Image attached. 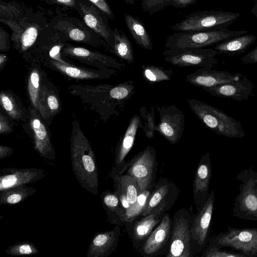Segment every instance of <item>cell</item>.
Listing matches in <instances>:
<instances>
[{
  "mask_svg": "<svg viewBox=\"0 0 257 257\" xmlns=\"http://www.w3.org/2000/svg\"><path fill=\"white\" fill-rule=\"evenodd\" d=\"M1 110L0 112V134H9L13 131V122L12 118L4 113Z\"/></svg>",
  "mask_w": 257,
  "mask_h": 257,
  "instance_id": "cell-44",
  "label": "cell"
},
{
  "mask_svg": "<svg viewBox=\"0 0 257 257\" xmlns=\"http://www.w3.org/2000/svg\"><path fill=\"white\" fill-rule=\"evenodd\" d=\"M158 163L155 149L148 146L134 156L128 162H124L117 168H113L110 177L126 174L134 178L138 184L140 192L153 189L156 183Z\"/></svg>",
  "mask_w": 257,
  "mask_h": 257,
  "instance_id": "cell-3",
  "label": "cell"
},
{
  "mask_svg": "<svg viewBox=\"0 0 257 257\" xmlns=\"http://www.w3.org/2000/svg\"><path fill=\"white\" fill-rule=\"evenodd\" d=\"M201 257H245L243 254L234 250H222L215 245L208 244L201 252Z\"/></svg>",
  "mask_w": 257,
  "mask_h": 257,
  "instance_id": "cell-41",
  "label": "cell"
},
{
  "mask_svg": "<svg viewBox=\"0 0 257 257\" xmlns=\"http://www.w3.org/2000/svg\"><path fill=\"white\" fill-rule=\"evenodd\" d=\"M239 16V13L231 12H194L186 15L183 20L172 26L171 29L175 32L219 29L233 24Z\"/></svg>",
  "mask_w": 257,
  "mask_h": 257,
  "instance_id": "cell-7",
  "label": "cell"
},
{
  "mask_svg": "<svg viewBox=\"0 0 257 257\" xmlns=\"http://www.w3.org/2000/svg\"><path fill=\"white\" fill-rule=\"evenodd\" d=\"M0 172V191L19 185L35 183L46 176L44 170L36 168H9L2 169Z\"/></svg>",
  "mask_w": 257,
  "mask_h": 257,
  "instance_id": "cell-20",
  "label": "cell"
},
{
  "mask_svg": "<svg viewBox=\"0 0 257 257\" xmlns=\"http://www.w3.org/2000/svg\"><path fill=\"white\" fill-rule=\"evenodd\" d=\"M255 40V36L244 34L220 42L213 48L217 51L219 55H234L245 52Z\"/></svg>",
  "mask_w": 257,
  "mask_h": 257,
  "instance_id": "cell-32",
  "label": "cell"
},
{
  "mask_svg": "<svg viewBox=\"0 0 257 257\" xmlns=\"http://www.w3.org/2000/svg\"><path fill=\"white\" fill-rule=\"evenodd\" d=\"M247 32L244 30L232 31L226 27L198 31L175 32L167 37L165 48H204Z\"/></svg>",
  "mask_w": 257,
  "mask_h": 257,
  "instance_id": "cell-5",
  "label": "cell"
},
{
  "mask_svg": "<svg viewBox=\"0 0 257 257\" xmlns=\"http://www.w3.org/2000/svg\"><path fill=\"white\" fill-rule=\"evenodd\" d=\"M11 37L8 32L3 28L0 27V51L7 52L10 49Z\"/></svg>",
  "mask_w": 257,
  "mask_h": 257,
  "instance_id": "cell-46",
  "label": "cell"
},
{
  "mask_svg": "<svg viewBox=\"0 0 257 257\" xmlns=\"http://www.w3.org/2000/svg\"><path fill=\"white\" fill-rule=\"evenodd\" d=\"M37 192L34 187L19 185L0 191V204L14 205L24 201Z\"/></svg>",
  "mask_w": 257,
  "mask_h": 257,
  "instance_id": "cell-36",
  "label": "cell"
},
{
  "mask_svg": "<svg viewBox=\"0 0 257 257\" xmlns=\"http://www.w3.org/2000/svg\"><path fill=\"white\" fill-rule=\"evenodd\" d=\"M70 156L74 173L82 187L94 195L97 194L98 175L94 153L75 119L72 123Z\"/></svg>",
  "mask_w": 257,
  "mask_h": 257,
  "instance_id": "cell-2",
  "label": "cell"
},
{
  "mask_svg": "<svg viewBox=\"0 0 257 257\" xmlns=\"http://www.w3.org/2000/svg\"><path fill=\"white\" fill-rule=\"evenodd\" d=\"M179 192V188L172 180L160 177L152 190L142 216L152 214L163 216L174 205Z\"/></svg>",
  "mask_w": 257,
  "mask_h": 257,
  "instance_id": "cell-14",
  "label": "cell"
},
{
  "mask_svg": "<svg viewBox=\"0 0 257 257\" xmlns=\"http://www.w3.org/2000/svg\"><path fill=\"white\" fill-rule=\"evenodd\" d=\"M101 199L108 221L118 226L124 225L125 213L115 192L109 190L103 191Z\"/></svg>",
  "mask_w": 257,
  "mask_h": 257,
  "instance_id": "cell-31",
  "label": "cell"
},
{
  "mask_svg": "<svg viewBox=\"0 0 257 257\" xmlns=\"http://www.w3.org/2000/svg\"><path fill=\"white\" fill-rule=\"evenodd\" d=\"M28 124L34 147L40 157L52 160L56 153L51 141L50 133L46 122L39 112L32 105L29 107Z\"/></svg>",
  "mask_w": 257,
  "mask_h": 257,
  "instance_id": "cell-17",
  "label": "cell"
},
{
  "mask_svg": "<svg viewBox=\"0 0 257 257\" xmlns=\"http://www.w3.org/2000/svg\"><path fill=\"white\" fill-rule=\"evenodd\" d=\"M113 32L114 45L109 51L128 63H133L135 59L131 42L122 31L115 28Z\"/></svg>",
  "mask_w": 257,
  "mask_h": 257,
  "instance_id": "cell-35",
  "label": "cell"
},
{
  "mask_svg": "<svg viewBox=\"0 0 257 257\" xmlns=\"http://www.w3.org/2000/svg\"><path fill=\"white\" fill-rule=\"evenodd\" d=\"M46 2L49 4H57L62 5L68 8L76 10V0H41Z\"/></svg>",
  "mask_w": 257,
  "mask_h": 257,
  "instance_id": "cell-49",
  "label": "cell"
},
{
  "mask_svg": "<svg viewBox=\"0 0 257 257\" xmlns=\"http://www.w3.org/2000/svg\"><path fill=\"white\" fill-rule=\"evenodd\" d=\"M135 90V82L132 80L111 86L109 95L118 106H122L124 102L131 98Z\"/></svg>",
  "mask_w": 257,
  "mask_h": 257,
  "instance_id": "cell-38",
  "label": "cell"
},
{
  "mask_svg": "<svg viewBox=\"0 0 257 257\" xmlns=\"http://www.w3.org/2000/svg\"><path fill=\"white\" fill-rule=\"evenodd\" d=\"M199 0H165L164 7L172 6L177 8H185Z\"/></svg>",
  "mask_w": 257,
  "mask_h": 257,
  "instance_id": "cell-47",
  "label": "cell"
},
{
  "mask_svg": "<svg viewBox=\"0 0 257 257\" xmlns=\"http://www.w3.org/2000/svg\"><path fill=\"white\" fill-rule=\"evenodd\" d=\"M241 61L246 64L257 63V45L250 51L242 56Z\"/></svg>",
  "mask_w": 257,
  "mask_h": 257,
  "instance_id": "cell-48",
  "label": "cell"
},
{
  "mask_svg": "<svg viewBox=\"0 0 257 257\" xmlns=\"http://www.w3.org/2000/svg\"><path fill=\"white\" fill-rule=\"evenodd\" d=\"M208 244L219 247H229L245 257L257 256V227L236 228L229 227L209 241Z\"/></svg>",
  "mask_w": 257,
  "mask_h": 257,
  "instance_id": "cell-9",
  "label": "cell"
},
{
  "mask_svg": "<svg viewBox=\"0 0 257 257\" xmlns=\"http://www.w3.org/2000/svg\"><path fill=\"white\" fill-rule=\"evenodd\" d=\"M142 69L143 77L151 84L170 80L173 74L172 69L166 70L162 67L153 65L143 66Z\"/></svg>",
  "mask_w": 257,
  "mask_h": 257,
  "instance_id": "cell-37",
  "label": "cell"
},
{
  "mask_svg": "<svg viewBox=\"0 0 257 257\" xmlns=\"http://www.w3.org/2000/svg\"><path fill=\"white\" fill-rule=\"evenodd\" d=\"M143 127L140 116L137 114H134L116 147L113 168H117L125 162V157L134 146L138 130L139 128L143 129Z\"/></svg>",
  "mask_w": 257,
  "mask_h": 257,
  "instance_id": "cell-28",
  "label": "cell"
},
{
  "mask_svg": "<svg viewBox=\"0 0 257 257\" xmlns=\"http://www.w3.org/2000/svg\"><path fill=\"white\" fill-rule=\"evenodd\" d=\"M42 80V76L39 113L48 124V119L52 118L54 115L61 111V102L56 93V89L53 84Z\"/></svg>",
  "mask_w": 257,
  "mask_h": 257,
  "instance_id": "cell-29",
  "label": "cell"
},
{
  "mask_svg": "<svg viewBox=\"0 0 257 257\" xmlns=\"http://www.w3.org/2000/svg\"><path fill=\"white\" fill-rule=\"evenodd\" d=\"M101 11L104 13L109 20L114 21L115 17L111 7L106 0H88Z\"/></svg>",
  "mask_w": 257,
  "mask_h": 257,
  "instance_id": "cell-45",
  "label": "cell"
},
{
  "mask_svg": "<svg viewBox=\"0 0 257 257\" xmlns=\"http://www.w3.org/2000/svg\"><path fill=\"white\" fill-rule=\"evenodd\" d=\"M188 103L202 123L216 134L232 138L244 137L240 122L222 110L195 99H189Z\"/></svg>",
  "mask_w": 257,
  "mask_h": 257,
  "instance_id": "cell-4",
  "label": "cell"
},
{
  "mask_svg": "<svg viewBox=\"0 0 257 257\" xmlns=\"http://www.w3.org/2000/svg\"><path fill=\"white\" fill-rule=\"evenodd\" d=\"M214 201L215 193L212 190L201 209L194 215L191 230V257L201 253L208 244Z\"/></svg>",
  "mask_w": 257,
  "mask_h": 257,
  "instance_id": "cell-12",
  "label": "cell"
},
{
  "mask_svg": "<svg viewBox=\"0 0 257 257\" xmlns=\"http://www.w3.org/2000/svg\"><path fill=\"white\" fill-rule=\"evenodd\" d=\"M212 166L208 152L203 155L198 164L193 183V198L197 212L204 205L209 195Z\"/></svg>",
  "mask_w": 257,
  "mask_h": 257,
  "instance_id": "cell-21",
  "label": "cell"
},
{
  "mask_svg": "<svg viewBox=\"0 0 257 257\" xmlns=\"http://www.w3.org/2000/svg\"><path fill=\"white\" fill-rule=\"evenodd\" d=\"M120 234L119 226L102 232H96L90 241L87 257H107L117 249Z\"/></svg>",
  "mask_w": 257,
  "mask_h": 257,
  "instance_id": "cell-25",
  "label": "cell"
},
{
  "mask_svg": "<svg viewBox=\"0 0 257 257\" xmlns=\"http://www.w3.org/2000/svg\"><path fill=\"white\" fill-rule=\"evenodd\" d=\"M5 252L14 256H23L34 255L38 253V247L30 241L20 242L10 246Z\"/></svg>",
  "mask_w": 257,
  "mask_h": 257,
  "instance_id": "cell-40",
  "label": "cell"
},
{
  "mask_svg": "<svg viewBox=\"0 0 257 257\" xmlns=\"http://www.w3.org/2000/svg\"><path fill=\"white\" fill-rule=\"evenodd\" d=\"M7 59L8 57L6 55L2 53L0 54V71H2L5 67Z\"/></svg>",
  "mask_w": 257,
  "mask_h": 257,
  "instance_id": "cell-51",
  "label": "cell"
},
{
  "mask_svg": "<svg viewBox=\"0 0 257 257\" xmlns=\"http://www.w3.org/2000/svg\"><path fill=\"white\" fill-rule=\"evenodd\" d=\"M0 21L11 29L14 48L27 61H31L37 40L50 22L46 17L15 1L1 0Z\"/></svg>",
  "mask_w": 257,
  "mask_h": 257,
  "instance_id": "cell-1",
  "label": "cell"
},
{
  "mask_svg": "<svg viewBox=\"0 0 257 257\" xmlns=\"http://www.w3.org/2000/svg\"><path fill=\"white\" fill-rule=\"evenodd\" d=\"M111 178L114 183V192L126 215L136 203L140 193L137 182L134 178L126 174L116 175Z\"/></svg>",
  "mask_w": 257,
  "mask_h": 257,
  "instance_id": "cell-27",
  "label": "cell"
},
{
  "mask_svg": "<svg viewBox=\"0 0 257 257\" xmlns=\"http://www.w3.org/2000/svg\"><path fill=\"white\" fill-rule=\"evenodd\" d=\"M165 0H141V5L143 10L151 15L164 9Z\"/></svg>",
  "mask_w": 257,
  "mask_h": 257,
  "instance_id": "cell-43",
  "label": "cell"
},
{
  "mask_svg": "<svg viewBox=\"0 0 257 257\" xmlns=\"http://www.w3.org/2000/svg\"><path fill=\"white\" fill-rule=\"evenodd\" d=\"M152 190H145L139 194L136 203L125 215V223L132 222L136 219L140 215H142Z\"/></svg>",
  "mask_w": 257,
  "mask_h": 257,
  "instance_id": "cell-39",
  "label": "cell"
},
{
  "mask_svg": "<svg viewBox=\"0 0 257 257\" xmlns=\"http://www.w3.org/2000/svg\"><path fill=\"white\" fill-rule=\"evenodd\" d=\"M50 21L54 28L66 36L68 42L82 43L95 47L103 45L107 48L104 41L83 20L60 14Z\"/></svg>",
  "mask_w": 257,
  "mask_h": 257,
  "instance_id": "cell-11",
  "label": "cell"
},
{
  "mask_svg": "<svg viewBox=\"0 0 257 257\" xmlns=\"http://www.w3.org/2000/svg\"><path fill=\"white\" fill-rule=\"evenodd\" d=\"M76 11L85 24L104 41L108 50L114 45V32L107 16L88 0H76Z\"/></svg>",
  "mask_w": 257,
  "mask_h": 257,
  "instance_id": "cell-15",
  "label": "cell"
},
{
  "mask_svg": "<svg viewBox=\"0 0 257 257\" xmlns=\"http://www.w3.org/2000/svg\"><path fill=\"white\" fill-rule=\"evenodd\" d=\"M32 68L30 71L28 78V94L31 105L40 112V96L42 72L37 62H32Z\"/></svg>",
  "mask_w": 257,
  "mask_h": 257,
  "instance_id": "cell-34",
  "label": "cell"
},
{
  "mask_svg": "<svg viewBox=\"0 0 257 257\" xmlns=\"http://www.w3.org/2000/svg\"><path fill=\"white\" fill-rule=\"evenodd\" d=\"M124 21L133 39L142 48L153 50L151 37L143 22L137 17L124 14Z\"/></svg>",
  "mask_w": 257,
  "mask_h": 257,
  "instance_id": "cell-33",
  "label": "cell"
},
{
  "mask_svg": "<svg viewBox=\"0 0 257 257\" xmlns=\"http://www.w3.org/2000/svg\"><path fill=\"white\" fill-rule=\"evenodd\" d=\"M251 12L252 14L257 17V0H255L254 5L251 10Z\"/></svg>",
  "mask_w": 257,
  "mask_h": 257,
  "instance_id": "cell-52",
  "label": "cell"
},
{
  "mask_svg": "<svg viewBox=\"0 0 257 257\" xmlns=\"http://www.w3.org/2000/svg\"><path fill=\"white\" fill-rule=\"evenodd\" d=\"M194 215L184 207L174 214L169 248L165 256L191 257V230Z\"/></svg>",
  "mask_w": 257,
  "mask_h": 257,
  "instance_id": "cell-8",
  "label": "cell"
},
{
  "mask_svg": "<svg viewBox=\"0 0 257 257\" xmlns=\"http://www.w3.org/2000/svg\"><path fill=\"white\" fill-rule=\"evenodd\" d=\"M236 179L241 183L233 203L232 216L257 221V172L251 168L242 170L237 175Z\"/></svg>",
  "mask_w": 257,
  "mask_h": 257,
  "instance_id": "cell-6",
  "label": "cell"
},
{
  "mask_svg": "<svg viewBox=\"0 0 257 257\" xmlns=\"http://www.w3.org/2000/svg\"><path fill=\"white\" fill-rule=\"evenodd\" d=\"M14 151L13 149L5 146H0V159L1 160L10 156Z\"/></svg>",
  "mask_w": 257,
  "mask_h": 257,
  "instance_id": "cell-50",
  "label": "cell"
},
{
  "mask_svg": "<svg viewBox=\"0 0 257 257\" xmlns=\"http://www.w3.org/2000/svg\"><path fill=\"white\" fill-rule=\"evenodd\" d=\"M163 217L151 214L137 221L125 223L126 231L135 250H137L143 245Z\"/></svg>",
  "mask_w": 257,
  "mask_h": 257,
  "instance_id": "cell-26",
  "label": "cell"
},
{
  "mask_svg": "<svg viewBox=\"0 0 257 257\" xmlns=\"http://www.w3.org/2000/svg\"><path fill=\"white\" fill-rule=\"evenodd\" d=\"M0 104L5 112L13 119L18 121L28 120L29 109L25 107L20 99L12 90L1 92Z\"/></svg>",
  "mask_w": 257,
  "mask_h": 257,
  "instance_id": "cell-30",
  "label": "cell"
},
{
  "mask_svg": "<svg viewBox=\"0 0 257 257\" xmlns=\"http://www.w3.org/2000/svg\"><path fill=\"white\" fill-rule=\"evenodd\" d=\"M124 1L125 3L128 5H133L134 4L135 2V0H122Z\"/></svg>",
  "mask_w": 257,
  "mask_h": 257,
  "instance_id": "cell-53",
  "label": "cell"
},
{
  "mask_svg": "<svg viewBox=\"0 0 257 257\" xmlns=\"http://www.w3.org/2000/svg\"><path fill=\"white\" fill-rule=\"evenodd\" d=\"M159 122L155 131L160 133L171 144H177L183 136L185 117L183 112L175 105L157 106Z\"/></svg>",
  "mask_w": 257,
  "mask_h": 257,
  "instance_id": "cell-16",
  "label": "cell"
},
{
  "mask_svg": "<svg viewBox=\"0 0 257 257\" xmlns=\"http://www.w3.org/2000/svg\"><path fill=\"white\" fill-rule=\"evenodd\" d=\"M217 51L213 48L166 49L163 60L179 67L212 68L218 63L215 57Z\"/></svg>",
  "mask_w": 257,
  "mask_h": 257,
  "instance_id": "cell-13",
  "label": "cell"
},
{
  "mask_svg": "<svg viewBox=\"0 0 257 257\" xmlns=\"http://www.w3.org/2000/svg\"><path fill=\"white\" fill-rule=\"evenodd\" d=\"M155 110L151 108V112H147L144 107H141L140 113L144 120L143 130L145 132L146 137L148 139H152L154 136L156 125L155 124Z\"/></svg>",
  "mask_w": 257,
  "mask_h": 257,
  "instance_id": "cell-42",
  "label": "cell"
},
{
  "mask_svg": "<svg viewBox=\"0 0 257 257\" xmlns=\"http://www.w3.org/2000/svg\"><path fill=\"white\" fill-rule=\"evenodd\" d=\"M172 217L166 213L138 252L143 257H156L167 253L170 245Z\"/></svg>",
  "mask_w": 257,
  "mask_h": 257,
  "instance_id": "cell-18",
  "label": "cell"
},
{
  "mask_svg": "<svg viewBox=\"0 0 257 257\" xmlns=\"http://www.w3.org/2000/svg\"><path fill=\"white\" fill-rule=\"evenodd\" d=\"M62 56L75 59L80 63L91 65L100 70L115 68L122 70L125 66L116 59L98 51L72 45L68 42L62 50Z\"/></svg>",
  "mask_w": 257,
  "mask_h": 257,
  "instance_id": "cell-19",
  "label": "cell"
},
{
  "mask_svg": "<svg viewBox=\"0 0 257 257\" xmlns=\"http://www.w3.org/2000/svg\"><path fill=\"white\" fill-rule=\"evenodd\" d=\"M253 87V83L246 76H244L238 81L203 88L213 96L241 101L247 99L250 96Z\"/></svg>",
  "mask_w": 257,
  "mask_h": 257,
  "instance_id": "cell-24",
  "label": "cell"
},
{
  "mask_svg": "<svg viewBox=\"0 0 257 257\" xmlns=\"http://www.w3.org/2000/svg\"><path fill=\"white\" fill-rule=\"evenodd\" d=\"M68 42L66 36L54 28L50 21L39 35L36 42L32 62L44 63L54 60L62 63H70L62 58V50Z\"/></svg>",
  "mask_w": 257,
  "mask_h": 257,
  "instance_id": "cell-10",
  "label": "cell"
},
{
  "mask_svg": "<svg viewBox=\"0 0 257 257\" xmlns=\"http://www.w3.org/2000/svg\"><path fill=\"white\" fill-rule=\"evenodd\" d=\"M241 77L240 74H232L225 71L212 69L210 67H204L187 75L186 80L193 85L204 88L238 81Z\"/></svg>",
  "mask_w": 257,
  "mask_h": 257,
  "instance_id": "cell-23",
  "label": "cell"
},
{
  "mask_svg": "<svg viewBox=\"0 0 257 257\" xmlns=\"http://www.w3.org/2000/svg\"><path fill=\"white\" fill-rule=\"evenodd\" d=\"M47 67L55 70L63 75L78 80L103 79L110 78L116 73L112 69L95 70L62 63L54 60H47L44 63Z\"/></svg>",
  "mask_w": 257,
  "mask_h": 257,
  "instance_id": "cell-22",
  "label": "cell"
}]
</instances>
